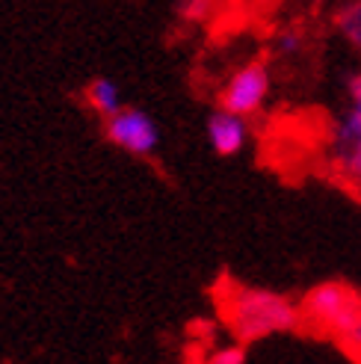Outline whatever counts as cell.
<instances>
[{"mask_svg":"<svg viewBox=\"0 0 361 364\" xmlns=\"http://www.w3.org/2000/svg\"><path fill=\"white\" fill-rule=\"evenodd\" d=\"M222 314L228 329L240 343H252L269 335L291 332L302 323V308L284 294L266 287H231L222 299Z\"/></svg>","mask_w":361,"mask_h":364,"instance_id":"obj_1","label":"cell"},{"mask_svg":"<svg viewBox=\"0 0 361 364\" xmlns=\"http://www.w3.org/2000/svg\"><path fill=\"white\" fill-rule=\"evenodd\" d=\"M347 98L326 127L329 172L361 193V68L347 77Z\"/></svg>","mask_w":361,"mask_h":364,"instance_id":"obj_2","label":"cell"},{"mask_svg":"<svg viewBox=\"0 0 361 364\" xmlns=\"http://www.w3.org/2000/svg\"><path fill=\"white\" fill-rule=\"evenodd\" d=\"M302 320L332 335L347 350L361 353V296L340 282L311 287L302 299Z\"/></svg>","mask_w":361,"mask_h":364,"instance_id":"obj_3","label":"cell"},{"mask_svg":"<svg viewBox=\"0 0 361 364\" xmlns=\"http://www.w3.org/2000/svg\"><path fill=\"white\" fill-rule=\"evenodd\" d=\"M269 92H273V71H269V65L264 60H249L240 68H234L228 80L222 83L220 107L252 119L266 107Z\"/></svg>","mask_w":361,"mask_h":364,"instance_id":"obj_4","label":"cell"},{"mask_svg":"<svg viewBox=\"0 0 361 364\" xmlns=\"http://www.w3.org/2000/svg\"><path fill=\"white\" fill-rule=\"evenodd\" d=\"M104 134L110 145L131 157H151L160 145L157 122L139 107H122L116 116L104 119Z\"/></svg>","mask_w":361,"mask_h":364,"instance_id":"obj_5","label":"cell"},{"mask_svg":"<svg viewBox=\"0 0 361 364\" xmlns=\"http://www.w3.org/2000/svg\"><path fill=\"white\" fill-rule=\"evenodd\" d=\"M205 136H208V145L213 149V154L220 157H234L240 154L246 145H249V136H252V127H249V119L246 116H237L231 110H213L205 122Z\"/></svg>","mask_w":361,"mask_h":364,"instance_id":"obj_6","label":"cell"},{"mask_svg":"<svg viewBox=\"0 0 361 364\" xmlns=\"http://www.w3.org/2000/svg\"><path fill=\"white\" fill-rule=\"evenodd\" d=\"M332 30L361 60V0H340L332 9Z\"/></svg>","mask_w":361,"mask_h":364,"instance_id":"obj_7","label":"cell"},{"mask_svg":"<svg viewBox=\"0 0 361 364\" xmlns=\"http://www.w3.org/2000/svg\"><path fill=\"white\" fill-rule=\"evenodd\" d=\"M83 98H86V104L92 107V110H95L101 119L116 116L122 107H124V104H122V89H119V83L110 80V77H95V80H89Z\"/></svg>","mask_w":361,"mask_h":364,"instance_id":"obj_8","label":"cell"},{"mask_svg":"<svg viewBox=\"0 0 361 364\" xmlns=\"http://www.w3.org/2000/svg\"><path fill=\"white\" fill-rule=\"evenodd\" d=\"M308 45V33H305L299 24H287L273 36V50L279 57H299Z\"/></svg>","mask_w":361,"mask_h":364,"instance_id":"obj_9","label":"cell"},{"mask_svg":"<svg viewBox=\"0 0 361 364\" xmlns=\"http://www.w3.org/2000/svg\"><path fill=\"white\" fill-rule=\"evenodd\" d=\"M216 9V0H178V12L184 21H208Z\"/></svg>","mask_w":361,"mask_h":364,"instance_id":"obj_10","label":"cell"},{"mask_svg":"<svg viewBox=\"0 0 361 364\" xmlns=\"http://www.w3.org/2000/svg\"><path fill=\"white\" fill-rule=\"evenodd\" d=\"M205 364H246V350H243V343L237 341V343H231V347L213 350Z\"/></svg>","mask_w":361,"mask_h":364,"instance_id":"obj_11","label":"cell"}]
</instances>
